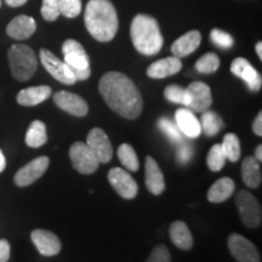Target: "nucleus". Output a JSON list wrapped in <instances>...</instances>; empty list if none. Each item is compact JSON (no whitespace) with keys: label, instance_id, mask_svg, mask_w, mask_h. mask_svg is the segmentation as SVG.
<instances>
[{"label":"nucleus","instance_id":"obj_2","mask_svg":"<svg viewBox=\"0 0 262 262\" xmlns=\"http://www.w3.org/2000/svg\"><path fill=\"white\" fill-rule=\"evenodd\" d=\"M84 21L91 37L101 42L112 40L119 27L116 8L110 0H89Z\"/></svg>","mask_w":262,"mask_h":262},{"label":"nucleus","instance_id":"obj_8","mask_svg":"<svg viewBox=\"0 0 262 262\" xmlns=\"http://www.w3.org/2000/svg\"><path fill=\"white\" fill-rule=\"evenodd\" d=\"M39 57H40L41 64L44 66L45 70L57 81L66 85H74L77 83V79H75L70 66L64 61H61L57 56H55L51 51L47 50V49H41L39 52Z\"/></svg>","mask_w":262,"mask_h":262},{"label":"nucleus","instance_id":"obj_35","mask_svg":"<svg viewBox=\"0 0 262 262\" xmlns=\"http://www.w3.org/2000/svg\"><path fill=\"white\" fill-rule=\"evenodd\" d=\"M40 12L45 21L52 22L57 19L58 16L61 15L58 0H42Z\"/></svg>","mask_w":262,"mask_h":262},{"label":"nucleus","instance_id":"obj_40","mask_svg":"<svg viewBox=\"0 0 262 262\" xmlns=\"http://www.w3.org/2000/svg\"><path fill=\"white\" fill-rule=\"evenodd\" d=\"M253 131L255 135L262 136V113L261 112L257 114L256 118H255L253 123Z\"/></svg>","mask_w":262,"mask_h":262},{"label":"nucleus","instance_id":"obj_13","mask_svg":"<svg viewBox=\"0 0 262 262\" xmlns=\"http://www.w3.org/2000/svg\"><path fill=\"white\" fill-rule=\"evenodd\" d=\"M54 102L58 108L74 117H85L89 112L86 101L70 91H58L54 95Z\"/></svg>","mask_w":262,"mask_h":262},{"label":"nucleus","instance_id":"obj_10","mask_svg":"<svg viewBox=\"0 0 262 262\" xmlns=\"http://www.w3.org/2000/svg\"><path fill=\"white\" fill-rule=\"evenodd\" d=\"M227 244L229 253L239 262H258L261 260L257 248L242 234L232 233L228 237Z\"/></svg>","mask_w":262,"mask_h":262},{"label":"nucleus","instance_id":"obj_11","mask_svg":"<svg viewBox=\"0 0 262 262\" xmlns=\"http://www.w3.org/2000/svg\"><path fill=\"white\" fill-rule=\"evenodd\" d=\"M49 164H50L49 157L42 156L33 159L15 173L14 182L18 187H27L44 175L49 168Z\"/></svg>","mask_w":262,"mask_h":262},{"label":"nucleus","instance_id":"obj_20","mask_svg":"<svg viewBox=\"0 0 262 262\" xmlns=\"http://www.w3.org/2000/svg\"><path fill=\"white\" fill-rule=\"evenodd\" d=\"M175 119L180 131L189 139H196L202 134L201 122L194 116V112H192L188 108H181L176 111Z\"/></svg>","mask_w":262,"mask_h":262},{"label":"nucleus","instance_id":"obj_5","mask_svg":"<svg viewBox=\"0 0 262 262\" xmlns=\"http://www.w3.org/2000/svg\"><path fill=\"white\" fill-rule=\"evenodd\" d=\"M62 52L64 62L70 66L77 81L89 79L91 75L90 58L83 45L74 39H68L62 45Z\"/></svg>","mask_w":262,"mask_h":262},{"label":"nucleus","instance_id":"obj_27","mask_svg":"<svg viewBox=\"0 0 262 262\" xmlns=\"http://www.w3.org/2000/svg\"><path fill=\"white\" fill-rule=\"evenodd\" d=\"M201 126L202 133H204L206 136H215L216 134L220 133L222 126H224V122H222V118L215 111L206 110L202 114Z\"/></svg>","mask_w":262,"mask_h":262},{"label":"nucleus","instance_id":"obj_21","mask_svg":"<svg viewBox=\"0 0 262 262\" xmlns=\"http://www.w3.org/2000/svg\"><path fill=\"white\" fill-rule=\"evenodd\" d=\"M202 42V34L199 31H189L173 41L171 52L173 56L182 58L188 56L199 48Z\"/></svg>","mask_w":262,"mask_h":262},{"label":"nucleus","instance_id":"obj_12","mask_svg":"<svg viewBox=\"0 0 262 262\" xmlns=\"http://www.w3.org/2000/svg\"><path fill=\"white\" fill-rule=\"evenodd\" d=\"M86 143L93 153L96 156L98 162L107 164L111 162L113 157V146L111 143L110 137L100 127H94L89 131L86 136Z\"/></svg>","mask_w":262,"mask_h":262},{"label":"nucleus","instance_id":"obj_18","mask_svg":"<svg viewBox=\"0 0 262 262\" xmlns=\"http://www.w3.org/2000/svg\"><path fill=\"white\" fill-rule=\"evenodd\" d=\"M37 29L35 19L27 15H19L15 17L6 27V33L9 37L16 40H26L34 34Z\"/></svg>","mask_w":262,"mask_h":262},{"label":"nucleus","instance_id":"obj_16","mask_svg":"<svg viewBox=\"0 0 262 262\" xmlns=\"http://www.w3.org/2000/svg\"><path fill=\"white\" fill-rule=\"evenodd\" d=\"M31 239L42 256H55L61 251V242L55 233L47 229H34Z\"/></svg>","mask_w":262,"mask_h":262},{"label":"nucleus","instance_id":"obj_6","mask_svg":"<svg viewBox=\"0 0 262 262\" xmlns=\"http://www.w3.org/2000/svg\"><path fill=\"white\" fill-rule=\"evenodd\" d=\"M234 202L241 215V220L248 228H256L261 225L262 210L256 196L248 191H239Z\"/></svg>","mask_w":262,"mask_h":262},{"label":"nucleus","instance_id":"obj_17","mask_svg":"<svg viewBox=\"0 0 262 262\" xmlns=\"http://www.w3.org/2000/svg\"><path fill=\"white\" fill-rule=\"evenodd\" d=\"M145 182L148 191L155 195H160L165 189L164 175L160 170L158 163L150 156L146 157L145 164Z\"/></svg>","mask_w":262,"mask_h":262},{"label":"nucleus","instance_id":"obj_41","mask_svg":"<svg viewBox=\"0 0 262 262\" xmlns=\"http://www.w3.org/2000/svg\"><path fill=\"white\" fill-rule=\"evenodd\" d=\"M5 3L9 6H12V8H18V6L25 5L27 0H5Z\"/></svg>","mask_w":262,"mask_h":262},{"label":"nucleus","instance_id":"obj_7","mask_svg":"<svg viewBox=\"0 0 262 262\" xmlns=\"http://www.w3.org/2000/svg\"><path fill=\"white\" fill-rule=\"evenodd\" d=\"M70 158L73 168L83 175L94 173L100 165V162L93 153V150L89 148V146L85 142H80V141L71 146Z\"/></svg>","mask_w":262,"mask_h":262},{"label":"nucleus","instance_id":"obj_33","mask_svg":"<svg viewBox=\"0 0 262 262\" xmlns=\"http://www.w3.org/2000/svg\"><path fill=\"white\" fill-rule=\"evenodd\" d=\"M60 12L67 18H74L81 12V0H58Z\"/></svg>","mask_w":262,"mask_h":262},{"label":"nucleus","instance_id":"obj_9","mask_svg":"<svg viewBox=\"0 0 262 262\" xmlns=\"http://www.w3.org/2000/svg\"><path fill=\"white\" fill-rule=\"evenodd\" d=\"M108 181L114 188V191L127 201L135 198L139 193V186H137L135 179L122 168L111 169L108 172Z\"/></svg>","mask_w":262,"mask_h":262},{"label":"nucleus","instance_id":"obj_31","mask_svg":"<svg viewBox=\"0 0 262 262\" xmlns=\"http://www.w3.org/2000/svg\"><path fill=\"white\" fill-rule=\"evenodd\" d=\"M164 97L171 103L183 104L185 107H188L189 104V94L187 89L179 86V85H169L164 90Z\"/></svg>","mask_w":262,"mask_h":262},{"label":"nucleus","instance_id":"obj_43","mask_svg":"<svg viewBox=\"0 0 262 262\" xmlns=\"http://www.w3.org/2000/svg\"><path fill=\"white\" fill-rule=\"evenodd\" d=\"M255 158H256L258 162H262V146L258 145L255 149Z\"/></svg>","mask_w":262,"mask_h":262},{"label":"nucleus","instance_id":"obj_45","mask_svg":"<svg viewBox=\"0 0 262 262\" xmlns=\"http://www.w3.org/2000/svg\"><path fill=\"white\" fill-rule=\"evenodd\" d=\"M0 8H2V0H0Z\"/></svg>","mask_w":262,"mask_h":262},{"label":"nucleus","instance_id":"obj_25","mask_svg":"<svg viewBox=\"0 0 262 262\" xmlns=\"http://www.w3.org/2000/svg\"><path fill=\"white\" fill-rule=\"evenodd\" d=\"M234 189L235 185L233 180L229 178H221L209 188L206 198L211 203H224L233 194Z\"/></svg>","mask_w":262,"mask_h":262},{"label":"nucleus","instance_id":"obj_15","mask_svg":"<svg viewBox=\"0 0 262 262\" xmlns=\"http://www.w3.org/2000/svg\"><path fill=\"white\" fill-rule=\"evenodd\" d=\"M187 91L189 94L188 110L196 113H203L204 111L209 110L212 103V96L210 88L208 85L203 81H193L189 84Z\"/></svg>","mask_w":262,"mask_h":262},{"label":"nucleus","instance_id":"obj_26","mask_svg":"<svg viewBox=\"0 0 262 262\" xmlns=\"http://www.w3.org/2000/svg\"><path fill=\"white\" fill-rule=\"evenodd\" d=\"M26 145L31 148H39L44 146L48 141L47 126L40 120H34L29 125L27 134H26Z\"/></svg>","mask_w":262,"mask_h":262},{"label":"nucleus","instance_id":"obj_32","mask_svg":"<svg viewBox=\"0 0 262 262\" xmlns=\"http://www.w3.org/2000/svg\"><path fill=\"white\" fill-rule=\"evenodd\" d=\"M226 157L224 150L221 148V145H214L209 150L208 157H206V165L211 171H220L226 164Z\"/></svg>","mask_w":262,"mask_h":262},{"label":"nucleus","instance_id":"obj_4","mask_svg":"<svg viewBox=\"0 0 262 262\" xmlns=\"http://www.w3.org/2000/svg\"><path fill=\"white\" fill-rule=\"evenodd\" d=\"M9 64L16 80L27 81L35 74L38 68L37 55L32 48L25 44H15L9 49Z\"/></svg>","mask_w":262,"mask_h":262},{"label":"nucleus","instance_id":"obj_37","mask_svg":"<svg viewBox=\"0 0 262 262\" xmlns=\"http://www.w3.org/2000/svg\"><path fill=\"white\" fill-rule=\"evenodd\" d=\"M148 262H169L171 261V256H170V253L168 248L165 245H157V247L153 249V251L150 253L149 257L147 258Z\"/></svg>","mask_w":262,"mask_h":262},{"label":"nucleus","instance_id":"obj_24","mask_svg":"<svg viewBox=\"0 0 262 262\" xmlns=\"http://www.w3.org/2000/svg\"><path fill=\"white\" fill-rule=\"evenodd\" d=\"M169 235L176 248L189 250L193 247V237L188 226L183 221H175L170 225Z\"/></svg>","mask_w":262,"mask_h":262},{"label":"nucleus","instance_id":"obj_3","mask_svg":"<svg viewBox=\"0 0 262 262\" xmlns=\"http://www.w3.org/2000/svg\"><path fill=\"white\" fill-rule=\"evenodd\" d=\"M130 37L134 47L146 56L157 55L163 48V35L157 19L152 16L139 14L130 26Z\"/></svg>","mask_w":262,"mask_h":262},{"label":"nucleus","instance_id":"obj_23","mask_svg":"<svg viewBox=\"0 0 262 262\" xmlns=\"http://www.w3.org/2000/svg\"><path fill=\"white\" fill-rule=\"evenodd\" d=\"M242 179L249 188H257L262 182L261 162L255 157H247L242 163Z\"/></svg>","mask_w":262,"mask_h":262},{"label":"nucleus","instance_id":"obj_38","mask_svg":"<svg viewBox=\"0 0 262 262\" xmlns=\"http://www.w3.org/2000/svg\"><path fill=\"white\" fill-rule=\"evenodd\" d=\"M193 156V148L188 143H181L179 146L178 150H176V159H178V163L181 164V165H185L187 164L189 160H191Z\"/></svg>","mask_w":262,"mask_h":262},{"label":"nucleus","instance_id":"obj_28","mask_svg":"<svg viewBox=\"0 0 262 262\" xmlns=\"http://www.w3.org/2000/svg\"><path fill=\"white\" fill-rule=\"evenodd\" d=\"M221 148L224 150L226 159L235 163L241 158V141L233 133L226 134L224 141L221 143Z\"/></svg>","mask_w":262,"mask_h":262},{"label":"nucleus","instance_id":"obj_44","mask_svg":"<svg viewBox=\"0 0 262 262\" xmlns=\"http://www.w3.org/2000/svg\"><path fill=\"white\" fill-rule=\"evenodd\" d=\"M255 50H256V54L260 60H262V42L258 41L256 44V47H255Z\"/></svg>","mask_w":262,"mask_h":262},{"label":"nucleus","instance_id":"obj_22","mask_svg":"<svg viewBox=\"0 0 262 262\" xmlns=\"http://www.w3.org/2000/svg\"><path fill=\"white\" fill-rule=\"evenodd\" d=\"M52 90L48 85H40V86H31L27 89H22L17 94V102L21 106L32 107L47 101L51 96Z\"/></svg>","mask_w":262,"mask_h":262},{"label":"nucleus","instance_id":"obj_39","mask_svg":"<svg viewBox=\"0 0 262 262\" xmlns=\"http://www.w3.org/2000/svg\"><path fill=\"white\" fill-rule=\"evenodd\" d=\"M11 248L6 239H0V262H6L10 260Z\"/></svg>","mask_w":262,"mask_h":262},{"label":"nucleus","instance_id":"obj_34","mask_svg":"<svg viewBox=\"0 0 262 262\" xmlns=\"http://www.w3.org/2000/svg\"><path fill=\"white\" fill-rule=\"evenodd\" d=\"M158 125L160 127V130H162L163 133L172 141V142H181L182 141L181 131H180V129L175 123H172L171 120L168 119V118H160Z\"/></svg>","mask_w":262,"mask_h":262},{"label":"nucleus","instance_id":"obj_1","mask_svg":"<svg viewBox=\"0 0 262 262\" xmlns=\"http://www.w3.org/2000/svg\"><path fill=\"white\" fill-rule=\"evenodd\" d=\"M98 90L111 110L126 119H136L142 112L140 90L127 75L120 72H107L98 83Z\"/></svg>","mask_w":262,"mask_h":262},{"label":"nucleus","instance_id":"obj_30","mask_svg":"<svg viewBox=\"0 0 262 262\" xmlns=\"http://www.w3.org/2000/svg\"><path fill=\"white\" fill-rule=\"evenodd\" d=\"M220 57H219L215 52H208V54L203 55V56L195 62V70L198 71L199 73L211 74L215 73V72L220 68Z\"/></svg>","mask_w":262,"mask_h":262},{"label":"nucleus","instance_id":"obj_14","mask_svg":"<svg viewBox=\"0 0 262 262\" xmlns=\"http://www.w3.org/2000/svg\"><path fill=\"white\" fill-rule=\"evenodd\" d=\"M231 72L235 77L245 81L247 86L254 93H256L262 86L261 74L251 66L250 62L243 57L234 58L231 63Z\"/></svg>","mask_w":262,"mask_h":262},{"label":"nucleus","instance_id":"obj_19","mask_svg":"<svg viewBox=\"0 0 262 262\" xmlns=\"http://www.w3.org/2000/svg\"><path fill=\"white\" fill-rule=\"evenodd\" d=\"M182 70V62L179 57L171 56L158 60L147 68V75L152 79H164L170 75L179 73Z\"/></svg>","mask_w":262,"mask_h":262},{"label":"nucleus","instance_id":"obj_29","mask_svg":"<svg viewBox=\"0 0 262 262\" xmlns=\"http://www.w3.org/2000/svg\"><path fill=\"white\" fill-rule=\"evenodd\" d=\"M118 158H119V162L122 163L124 168L129 170V171L135 172L139 170V158H137L134 147L130 146L129 143H122L119 146V148H118Z\"/></svg>","mask_w":262,"mask_h":262},{"label":"nucleus","instance_id":"obj_36","mask_svg":"<svg viewBox=\"0 0 262 262\" xmlns=\"http://www.w3.org/2000/svg\"><path fill=\"white\" fill-rule=\"evenodd\" d=\"M210 39L216 47L221 49H231L234 44L232 35L228 34L227 32L221 31V29H212L210 33Z\"/></svg>","mask_w":262,"mask_h":262},{"label":"nucleus","instance_id":"obj_42","mask_svg":"<svg viewBox=\"0 0 262 262\" xmlns=\"http://www.w3.org/2000/svg\"><path fill=\"white\" fill-rule=\"evenodd\" d=\"M6 168V159H5V156L4 153H3V150L0 149V172H3Z\"/></svg>","mask_w":262,"mask_h":262}]
</instances>
